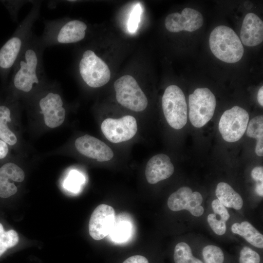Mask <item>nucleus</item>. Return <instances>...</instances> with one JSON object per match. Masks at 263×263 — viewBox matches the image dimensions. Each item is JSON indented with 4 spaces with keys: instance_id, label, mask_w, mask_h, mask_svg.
<instances>
[{
    "instance_id": "nucleus-1",
    "label": "nucleus",
    "mask_w": 263,
    "mask_h": 263,
    "mask_svg": "<svg viewBox=\"0 0 263 263\" xmlns=\"http://www.w3.org/2000/svg\"><path fill=\"white\" fill-rule=\"evenodd\" d=\"M45 49L34 34L19 57L10 84L16 98H29L48 82L43 63Z\"/></svg>"
},
{
    "instance_id": "nucleus-2",
    "label": "nucleus",
    "mask_w": 263,
    "mask_h": 263,
    "mask_svg": "<svg viewBox=\"0 0 263 263\" xmlns=\"http://www.w3.org/2000/svg\"><path fill=\"white\" fill-rule=\"evenodd\" d=\"M29 13L12 36L0 48V76L6 80L20 55L32 36L33 27L39 17L41 1H32Z\"/></svg>"
},
{
    "instance_id": "nucleus-3",
    "label": "nucleus",
    "mask_w": 263,
    "mask_h": 263,
    "mask_svg": "<svg viewBox=\"0 0 263 263\" xmlns=\"http://www.w3.org/2000/svg\"><path fill=\"white\" fill-rule=\"evenodd\" d=\"M29 99L31 107L41 115L45 125L55 129L64 122L66 111L56 84L49 81Z\"/></svg>"
},
{
    "instance_id": "nucleus-4",
    "label": "nucleus",
    "mask_w": 263,
    "mask_h": 263,
    "mask_svg": "<svg viewBox=\"0 0 263 263\" xmlns=\"http://www.w3.org/2000/svg\"><path fill=\"white\" fill-rule=\"evenodd\" d=\"M39 41L45 48L75 43L86 37L88 25L80 20L59 18L45 20Z\"/></svg>"
},
{
    "instance_id": "nucleus-5",
    "label": "nucleus",
    "mask_w": 263,
    "mask_h": 263,
    "mask_svg": "<svg viewBox=\"0 0 263 263\" xmlns=\"http://www.w3.org/2000/svg\"><path fill=\"white\" fill-rule=\"evenodd\" d=\"M209 44L213 54L226 63L239 61L244 53L243 45L236 33L225 25L218 26L212 31Z\"/></svg>"
},
{
    "instance_id": "nucleus-6",
    "label": "nucleus",
    "mask_w": 263,
    "mask_h": 263,
    "mask_svg": "<svg viewBox=\"0 0 263 263\" xmlns=\"http://www.w3.org/2000/svg\"><path fill=\"white\" fill-rule=\"evenodd\" d=\"M80 76L91 88H99L107 84L111 78V71L106 63L94 51L85 50L78 63Z\"/></svg>"
},
{
    "instance_id": "nucleus-7",
    "label": "nucleus",
    "mask_w": 263,
    "mask_h": 263,
    "mask_svg": "<svg viewBox=\"0 0 263 263\" xmlns=\"http://www.w3.org/2000/svg\"><path fill=\"white\" fill-rule=\"evenodd\" d=\"M162 109L168 123L179 130L187 122V105L185 96L178 86L171 85L165 90L162 100Z\"/></svg>"
},
{
    "instance_id": "nucleus-8",
    "label": "nucleus",
    "mask_w": 263,
    "mask_h": 263,
    "mask_svg": "<svg viewBox=\"0 0 263 263\" xmlns=\"http://www.w3.org/2000/svg\"><path fill=\"white\" fill-rule=\"evenodd\" d=\"M189 118L192 125L201 128L213 117L216 107V98L207 88H197L188 97Z\"/></svg>"
},
{
    "instance_id": "nucleus-9",
    "label": "nucleus",
    "mask_w": 263,
    "mask_h": 263,
    "mask_svg": "<svg viewBox=\"0 0 263 263\" xmlns=\"http://www.w3.org/2000/svg\"><path fill=\"white\" fill-rule=\"evenodd\" d=\"M116 99L123 106L135 112L145 110L148 106L147 98L135 79L125 75L114 83Z\"/></svg>"
},
{
    "instance_id": "nucleus-10",
    "label": "nucleus",
    "mask_w": 263,
    "mask_h": 263,
    "mask_svg": "<svg viewBox=\"0 0 263 263\" xmlns=\"http://www.w3.org/2000/svg\"><path fill=\"white\" fill-rule=\"evenodd\" d=\"M249 121V114L244 109L235 106L222 115L218 125L223 138L228 142L239 140L244 134Z\"/></svg>"
},
{
    "instance_id": "nucleus-11",
    "label": "nucleus",
    "mask_w": 263,
    "mask_h": 263,
    "mask_svg": "<svg viewBox=\"0 0 263 263\" xmlns=\"http://www.w3.org/2000/svg\"><path fill=\"white\" fill-rule=\"evenodd\" d=\"M101 129L108 140L118 143L132 139L137 132V124L133 116L126 115L118 119H105L101 124Z\"/></svg>"
},
{
    "instance_id": "nucleus-12",
    "label": "nucleus",
    "mask_w": 263,
    "mask_h": 263,
    "mask_svg": "<svg viewBox=\"0 0 263 263\" xmlns=\"http://www.w3.org/2000/svg\"><path fill=\"white\" fill-rule=\"evenodd\" d=\"M202 202L203 197L200 193L192 192L190 188L183 187L170 195L167 204L172 211L186 209L192 215L199 217L204 211L203 207L201 205Z\"/></svg>"
},
{
    "instance_id": "nucleus-13",
    "label": "nucleus",
    "mask_w": 263,
    "mask_h": 263,
    "mask_svg": "<svg viewBox=\"0 0 263 263\" xmlns=\"http://www.w3.org/2000/svg\"><path fill=\"white\" fill-rule=\"evenodd\" d=\"M114 208L108 205L98 206L91 214L89 223V232L95 240H100L110 233L115 222Z\"/></svg>"
},
{
    "instance_id": "nucleus-14",
    "label": "nucleus",
    "mask_w": 263,
    "mask_h": 263,
    "mask_svg": "<svg viewBox=\"0 0 263 263\" xmlns=\"http://www.w3.org/2000/svg\"><path fill=\"white\" fill-rule=\"evenodd\" d=\"M204 19L198 11L185 8L181 13L177 12L168 15L165 20L166 29L172 33L182 31L193 32L200 29L203 24Z\"/></svg>"
},
{
    "instance_id": "nucleus-15",
    "label": "nucleus",
    "mask_w": 263,
    "mask_h": 263,
    "mask_svg": "<svg viewBox=\"0 0 263 263\" xmlns=\"http://www.w3.org/2000/svg\"><path fill=\"white\" fill-rule=\"evenodd\" d=\"M75 146L80 154L99 162L109 161L113 156L112 150L108 145L98 138L88 134L77 138Z\"/></svg>"
},
{
    "instance_id": "nucleus-16",
    "label": "nucleus",
    "mask_w": 263,
    "mask_h": 263,
    "mask_svg": "<svg viewBox=\"0 0 263 263\" xmlns=\"http://www.w3.org/2000/svg\"><path fill=\"white\" fill-rule=\"evenodd\" d=\"M25 179V173L18 165L8 162L0 168V197L6 198L14 195L18 191L16 184Z\"/></svg>"
},
{
    "instance_id": "nucleus-17",
    "label": "nucleus",
    "mask_w": 263,
    "mask_h": 263,
    "mask_svg": "<svg viewBox=\"0 0 263 263\" xmlns=\"http://www.w3.org/2000/svg\"><path fill=\"white\" fill-rule=\"evenodd\" d=\"M174 171V168L169 157L165 154H158L148 162L145 176L149 183L154 184L169 178Z\"/></svg>"
},
{
    "instance_id": "nucleus-18",
    "label": "nucleus",
    "mask_w": 263,
    "mask_h": 263,
    "mask_svg": "<svg viewBox=\"0 0 263 263\" xmlns=\"http://www.w3.org/2000/svg\"><path fill=\"white\" fill-rule=\"evenodd\" d=\"M240 37L241 42L247 46H256L262 42L263 22L255 14L249 13L244 18Z\"/></svg>"
},
{
    "instance_id": "nucleus-19",
    "label": "nucleus",
    "mask_w": 263,
    "mask_h": 263,
    "mask_svg": "<svg viewBox=\"0 0 263 263\" xmlns=\"http://www.w3.org/2000/svg\"><path fill=\"white\" fill-rule=\"evenodd\" d=\"M215 194L217 199L225 207L239 210L243 207V201L241 196L227 183H219L217 186Z\"/></svg>"
},
{
    "instance_id": "nucleus-20",
    "label": "nucleus",
    "mask_w": 263,
    "mask_h": 263,
    "mask_svg": "<svg viewBox=\"0 0 263 263\" xmlns=\"http://www.w3.org/2000/svg\"><path fill=\"white\" fill-rule=\"evenodd\" d=\"M232 232L243 237L254 246L263 248V236L251 224L247 221L241 224L234 223L231 226Z\"/></svg>"
},
{
    "instance_id": "nucleus-21",
    "label": "nucleus",
    "mask_w": 263,
    "mask_h": 263,
    "mask_svg": "<svg viewBox=\"0 0 263 263\" xmlns=\"http://www.w3.org/2000/svg\"><path fill=\"white\" fill-rule=\"evenodd\" d=\"M12 112L10 106L0 105V139L9 146H13L17 143L18 138L8 125L11 121Z\"/></svg>"
},
{
    "instance_id": "nucleus-22",
    "label": "nucleus",
    "mask_w": 263,
    "mask_h": 263,
    "mask_svg": "<svg viewBox=\"0 0 263 263\" xmlns=\"http://www.w3.org/2000/svg\"><path fill=\"white\" fill-rule=\"evenodd\" d=\"M247 135L256 139L255 152L259 156L263 155V116L259 115L249 122L246 131Z\"/></svg>"
},
{
    "instance_id": "nucleus-23",
    "label": "nucleus",
    "mask_w": 263,
    "mask_h": 263,
    "mask_svg": "<svg viewBox=\"0 0 263 263\" xmlns=\"http://www.w3.org/2000/svg\"><path fill=\"white\" fill-rule=\"evenodd\" d=\"M173 258L175 263H204L193 255L190 247L184 242L176 245Z\"/></svg>"
},
{
    "instance_id": "nucleus-24",
    "label": "nucleus",
    "mask_w": 263,
    "mask_h": 263,
    "mask_svg": "<svg viewBox=\"0 0 263 263\" xmlns=\"http://www.w3.org/2000/svg\"><path fill=\"white\" fill-rule=\"evenodd\" d=\"M132 225L127 221H118L115 222L109 233L114 242H123L128 239L131 234Z\"/></svg>"
},
{
    "instance_id": "nucleus-25",
    "label": "nucleus",
    "mask_w": 263,
    "mask_h": 263,
    "mask_svg": "<svg viewBox=\"0 0 263 263\" xmlns=\"http://www.w3.org/2000/svg\"><path fill=\"white\" fill-rule=\"evenodd\" d=\"M204 263H224L225 257L222 250L217 246L208 245L202 250Z\"/></svg>"
},
{
    "instance_id": "nucleus-26",
    "label": "nucleus",
    "mask_w": 263,
    "mask_h": 263,
    "mask_svg": "<svg viewBox=\"0 0 263 263\" xmlns=\"http://www.w3.org/2000/svg\"><path fill=\"white\" fill-rule=\"evenodd\" d=\"M259 254L247 246L244 247L241 250L239 259V263H260Z\"/></svg>"
},
{
    "instance_id": "nucleus-27",
    "label": "nucleus",
    "mask_w": 263,
    "mask_h": 263,
    "mask_svg": "<svg viewBox=\"0 0 263 263\" xmlns=\"http://www.w3.org/2000/svg\"><path fill=\"white\" fill-rule=\"evenodd\" d=\"M142 13V7L140 3H137L133 7L128 19L127 27L131 33L136 31L140 21Z\"/></svg>"
},
{
    "instance_id": "nucleus-28",
    "label": "nucleus",
    "mask_w": 263,
    "mask_h": 263,
    "mask_svg": "<svg viewBox=\"0 0 263 263\" xmlns=\"http://www.w3.org/2000/svg\"><path fill=\"white\" fill-rule=\"evenodd\" d=\"M208 223L213 230L217 235H224L226 229L225 222L222 220L218 219L216 214L211 213L207 216Z\"/></svg>"
},
{
    "instance_id": "nucleus-29",
    "label": "nucleus",
    "mask_w": 263,
    "mask_h": 263,
    "mask_svg": "<svg viewBox=\"0 0 263 263\" xmlns=\"http://www.w3.org/2000/svg\"><path fill=\"white\" fill-rule=\"evenodd\" d=\"M19 236L17 232L14 230L4 231L0 238V242L7 248L15 246L18 243Z\"/></svg>"
},
{
    "instance_id": "nucleus-30",
    "label": "nucleus",
    "mask_w": 263,
    "mask_h": 263,
    "mask_svg": "<svg viewBox=\"0 0 263 263\" xmlns=\"http://www.w3.org/2000/svg\"><path fill=\"white\" fill-rule=\"evenodd\" d=\"M26 2V1H2V3L8 9L14 21H16L17 19L19 10Z\"/></svg>"
},
{
    "instance_id": "nucleus-31",
    "label": "nucleus",
    "mask_w": 263,
    "mask_h": 263,
    "mask_svg": "<svg viewBox=\"0 0 263 263\" xmlns=\"http://www.w3.org/2000/svg\"><path fill=\"white\" fill-rule=\"evenodd\" d=\"M211 206L214 213L219 215L221 220L225 222L228 220L230 215L227 210L218 199L212 202Z\"/></svg>"
},
{
    "instance_id": "nucleus-32",
    "label": "nucleus",
    "mask_w": 263,
    "mask_h": 263,
    "mask_svg": "<svg viewBox=\"0 0 263 263\" xmlns=\"http://www.w3.org/2000/svg\"><path fill=\"white\" fill-rule=\"evenodd\" d=\"M251 176L257 183H263V168L262 166L255 167L251 171Z\"/></svg>"
},
{
    "instance_id": "nucleus-33",
    "label": "nucleus",
    "mask_w": 263,
    "mask_h": 263,
    "mask_svg": "<svg viewBox=\"0 0 263 263\" xmlns=\"http://www.w3.org/2000/svg\"><path fill=\"white\" fill-rule=\"evenodd\" d=\"M122 263H149L148 259L141 255H134L125 260Z\"/></svg>"
},
{
    "instance_id": "nucleus-34",
    "label": "nucleus",
    "mask_w": 263,
    "mask_h": 263,
    "mask_svg": "<svg viewBox=\"0 0 263 263\" xmlns=\"http://www.w3.org/2000/svg\"><path fill=\"white\" fill-rule=\"evenodd\" d=\"M9 150V145L0 139V159L5 158Z\"/></svg>"
},
{
    "instance_id": "nucleus-35",
    "label": "nucleus",
    "mask_w": 263,
    "mask_h": 263,
    "mask_svg": "<svg viewBox=\"0 0 263 263\" xmlns=\"http://www.w3.org/2000/svg\"><path fill=\"white\" fill-rule=\"evenodd\" d=\"M257 100L261 106H263V87L262 86L259 90L257 94Z\"/></svg>"
},
{
    "instance_id": "nucleus-36",
    "label": "nucleus",
    "mask_w": 263,
    "mask_h": 263,
    "mask_svg": "<svg viewBox=\"0 0 263 263\" xmlns=\"http://www.w3.org/2000/svg\"><path fill=\"white\" fill-rule=\"evenodd\" d=\"M256 191L260 196H263V183H258L256 186Z\"/></svg>"
},
{
    "instance_id": "nucleus-37",
    "label": "nucleus",
    "mask_w": 263,
    "mask_h": 263,
    "mask_svg": "<svg viewBox=\"0 0 263 263\" xmlns=\"http://www.w3.org/2000/svg\"><path fill=\"white\" fill-rule=\"evenodd\" d=\"M8 248L0 242V257L7 250Z\"/></svg>"
},
{
    "instance_id": "nucleus-38",
    "label": "nucleus",
    "mask_w": 263,
    "mask_h": 263,
    "mask_svg": "<svg viewBox=\"0 0 263 263\" xmlns=\"http://www.w3.org/2000/svg\"><path fill=\"white\" fill-rule=\"evenodd\" d=\"M4 231H5L4 230L2 225L0 223V238H1Z\"/></svg>"
}]
</instances>
